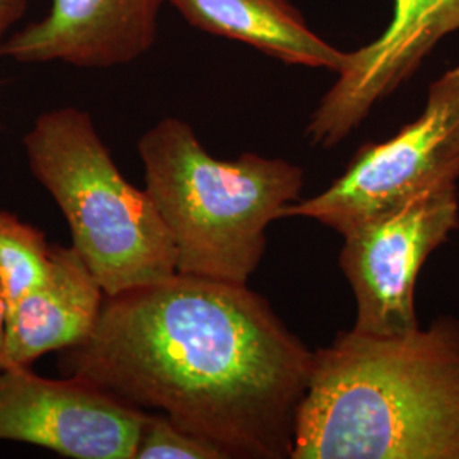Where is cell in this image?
Wrapping results in <instances>:
<instances>
[{
  "label": "cell",
  "instance_id": "obj_1",
  "mask_svg": "<svg viewBox=\"0 0 459 459\" xmlns=\"http://www.w3.org/2000/svg\"><path fill=\"white\" fill-rule=\"evenodd\" d=\"M313 354L247 282L176 273L104 298L62 366L227 458L291 459Z\"/></svg>",
  "mask_w": 459,
  "mask_h": 459
},
{
  "label": "cell",
  "instance_id": "obj_7",
  "mask_svg": "<svg viewBox=\"0 0 459 459\" xmlns=\"http://www.w3.org/2000/svg\"><path fill=\"white\" fill-rule=\"evenodd\" d=\"M79 377L49 379L28 366L0 369V441L33 444L74 459H134L147 422Z\"/></svg>",
  "mask_w": 459,
  "mask_h": 459
},
{
  "label": "cell",
  "instance_id": "obj_2",
  "mask_svg": "<svg viewBox=\"0 0 459 459\" xmlns=\"http://www.w3.org/2000/svg\"><path fill=\"white\" fill-rule=\"evenodd\" d=\"M291 459H459V318L318 349Z\"/></svg>",
  "mask_w": 459,
  "mask_h": 459
},
{
  "label": "cell",
  "instance_id": "obj_5",
  "mask_svg": "<svg viewBox=\"0 0 459 459\" xmlns=\"http://www.w3.org/2000/svg\"><path fill=\"white\" fill-rule=\"evenodd\" d=\"M459 181V65L429 85L419 117L385 142L364 143L320 195L284 206L279 220L308 218L344 235Z\"/></svg>",
  "mask_w": 459,
  "mask_h": 459
},
{
  "label": "cell",
  "instance_id": "obj_14",
  "mask_svg": "<svg viewBox=\"0 0 459 459\" xmlns=\"http://www.w3.org/2000/svg\"><path fill=\"white\" fill-rule=\"evenodd\" d=\"M28 0H0V45L7 38L11 28L24 16Z\"/></svg>",
  "mask_w": 459,
  "mask_h": 459
},
{
  "label": "cell",
  "instance_id": "obj_13",
  "mask_svg": "<svg viewBox=\"0 0 459 459\" xmlns=\"http://www.w3.org/2000/svg\"><path fill=\"white\" fill-rule=\"evenodd\" d=\"M134 459H229L213 443L176 426L164 413H148Z\"/></svg>",
  "mask_w": 459,
  "mask_h": 459
},
{
  "label": "cell",
  "instance_id": "obj_9",
  "mask_svg": "<svg viewBox=\"0 0 459 459\" xmlns=\"http://www.w3.org/2000/svg\"><path fill=\"white\" fill-rule=\"evenodd\" d=\"M41 21L7 36L0 56L81 68L126 65L155 45L165 0H49Z\"/></svg>",
  "mask_w": 459,
  "mask_h": 459
},
{
  "label": "cell",
  "instance_id": "obj_6",
  "mask_svg": "<svg viewBox=\"0 0 459 459\" xmlns=\"http://www.w3.org/2000/svg\"><path fill=\"white\" fill-rule=\"evenodd\" d=\"M458 230L456 186L427 193L344 233L339 264L356 298L352 330L386 337L420 327L417 278L429 255Z\"/></svg>",
  "mask_w": 459,
  "mask_h": 459
},
{
  "label": "cell",
  "instance_id": "obj_10",
  "mask_svg": "<svg viewBox=\"0 0 459 459\" xmlns=\"http://www.w3.org/2000/svg\"><path fill=\"white\" fill-rule=\"evenodd\" d=\"M104 298L75 247H51L48 278L7 313L0 369L83 344L98 325Z\"/></svg>",
  "mask_w": 459,
  "mask_h": 459
},
{
  "label": "cell",
  "instance_id": "obj_4",
  "mask_svg": "<svg viewBox=\"0 0 459 459\" xmlns=\"http://www.w3.org/2000/svg\"><path fill=\"white\" fill-rule=\"evenodd\" d=\"M24 150L36 181L65 216L72 246L106 295L178 273L174 244L153 199L125 179L85 111L58 108L38 116Z\"/></svg>",
  "mask_w": 459,
  "mask_h": 459
},
{
  "label": "cell",
  "instance_id": "obj_15",
  "mask_svg": "<svg viewBox=\"0 0 459 459\" xmlns=\"http://www.w3.org/2000/svg\"><path fill=\"white\" fill-rule=\"evenodd\" d=\"M5 324H7V303L0 288V361L4 352V339H5Z\"/></svg>",
  "mask_w": 459,
  "mask_h": 459
},
{
  "label": "cell",
  "instance_id": "obj_11",
  "mask_svg": "<svg viewBox=\"0 0 459 459\" xmlns=\"http://www.w3.org/2000/svg\"><path fill=\"white\" fill-rule=\"evenodd\" d=\"M193 28L238 41L286 65L339 74L347 53L313 31L291 0H165Z\"/></svg>",
  "mask_w": 459,
  "mask_h": 459
},
{
  "label": "cell",
  "instance_id": "obj_3",
  "mask_svg": "<svg viewBox=\"0 0 459 459\" xmlns=\"http://www.w3.org/2000/svg\"><path fill=\"white\" fill-rule=\"evenodd\" d=\"M138 153L182 274L247 282L265 254V230L305 186L303 167L284 159H214L178 117L153 125Z\"/></svg>",
  "mask_w": 459,
  "mask_h": 459
},
{
  "label": "cell",
  "instance_id": "obj_12",
  "mask_svg": "<svg viewBox=\"0 0 459 459\" xmlns=\"http://www.w3.org/2000/svg\"><path fill=\"white\" fill-rule=\"evenodd\" d=\"M51 247L45 235L0 210V288L7 313L48 278Z\"/></svg>",
  "mask_w": 459,
  "mask_h": 459
},
{
  "label": "cell",
  "instance_id": "obj_8",
  "mask_svg": "<svg viewBox=\"0 0 459 459\" xmlns=\"http://www.w3.org/2000/svg\"><path fill=\"white\" fill-rule=\"evenodd\" d=\"M459 31V0H394L392 19L375 41L347 53L339 79L320 99L305 134L333 148L358 130L375 106L417 74L436 47Z\"/></svg>",
  "mask_w": 459,
  "mask_h": 459
}]
</instances>
